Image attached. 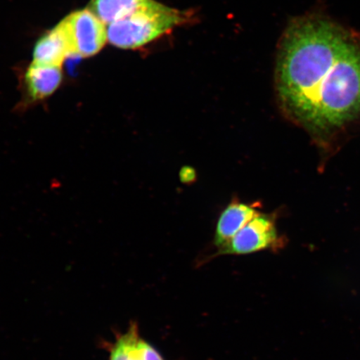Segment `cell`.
<instances>
[{
    "mask_svg": "<svg viewBox=\"0 0 360 360\" xmlns=\"http://www.w3.org/2000/svg\"><path fill=\"white\" fill-rule=\"evenodd\" d=\"M277 90L290 119L323 139L360 116V39L319 16L297 20L283 38Z\"/></svg>",
    "mask_w": 360,
    "mask_h": 360,
    "instance_id": "6da1fadb",
    "label": "cell"
},
{
    "mask_svg": "<svg viewBox=\"0 0 360 360\" xmlns=\"http://www.w3.org/2000/svg\"><path fill=\"white\" fill-rule=\"evenodd\" d=\"M187 20L186 13L150 0L131 15L107 25L108 41L120 49L141 48Z\"/></svg>",
    "mask_w": 360,
    "mask_h": 360,
    "instance_id": "7a4b0ae2",
    "label": "cell"
},
{
    "mask_svg": "<svg viewBox=\"0 0 360 360\" xmlns=\"http://www.w3.org/2000/svg\"><path fill=\"white\" fill-rule=\"evenodd\" d=\"M283 246L273 214L259 213L250 220L215 256L246 255L265 250L276 251Z\"/></svg>",
    "mask_w": 360,
    "mask_h": 360,
    "instance_id": "3957f363",
    "label": "cell"
},
{
    "mask_svg": "<svg viewBox=\"0 0 360 360\" xmlns=\"http://www.w3.org/2000/svg\"><path fill=\"white\" fill-rule=\"evenodd\" d=\"M60 22L72 55L82 58L96 56L108 41L107 25L89 8L72 13Z\"/></svg>",
    "mask_w": 360,
    "mask_h": 360,
    "instance_id": "277c9868",
    "label": "cell"
},
{
    "mask_svg": "<svg viewBox=\"0 0 360 360\" xmlns=\"http://www.w3.org/2000/svg\"><path fill=\"white\" fill-rule=\"evenodd\" d=\"M62 80L61 67L32 62L26 71L24 98L16 107L17 111L24 112L30 107L47 101L60 87Z\"/></svg>",
    "mask_w": 360,
    "mask_h": 360,
    "instance_id": "5b68a950",
    "label": "cell"
},
{
    "mask_svg": "<svg viewBox=\"0 0 360 360\" xmlns=\"http://www.w3.org/2000/svg\"><path fill=\"white\" fill-rule=\"evenodd\" d=\"M105 347L109 360H166L154 345L143 339L136 321L130 322L127 330L115 333V341L105 343Z\"/></svg>",
    "mask_w": 360,
    "mask_h": 360,
    "instance_id": "8992f818",
    "label": "cell"
},
{
    "mask_svg": "<svg viewBox=\"0 0 360 360\" xmlns=\"http://www.w3.org/2000/svg\"><path fill=\"white\" fill-rule=\"evenodd\" d=\"M255 202L232 200L220 213L215 225L214 245L217 250L226 245L245 225L260 213Z\"/></svg>",
    "mask_w": 360,
    "mask_h": 360,
    "instance_id": "52a82bcc",
    "label": "cell"
},
{
    "mask_svg": "<svg viewBox=\"0 0 360 360\" xmlns=\"http://www.w3.org/2000/svg\"><path fill=\"white\" fill-rule=\"evenodd\" d=\"M72 55L71 47L64 27L58 22L36 43L34 60L37 64L61 67L66 58Z\"/></svg>",
    "mask_w": 360,
    "mask_h": 360,
    "instance_id": "ba28073f",
    "label": "cell"
},
{
    "mask_svg": "<svg viewBox=\"0 0 360 360\" xmlns=\"http://www.w3.org/2000/svg\"><path fill=\"white\" fill-rule=\"evenodd\" d=\"M150 0H91L89 10L91 11L103 24L124 19L146 6Z\"/></svg>",
    "mask_w": 360,
    "mask_h": 360,
    "instance_id": "9c48e42d",
    "label": "cell"
}]
</instances>
